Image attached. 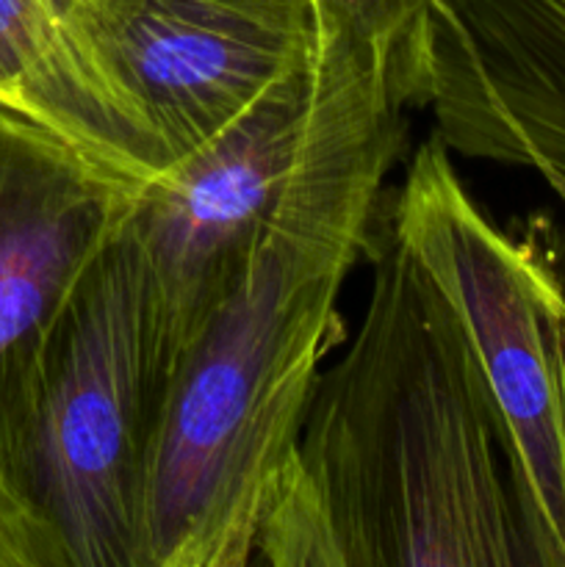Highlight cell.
I'll return each mask as SVG.
<instances>
[{"mask_svg":"<svg viewBox=\"0 0 565 567\" xmlns=\"http://www.w3.org/2000/svg\"><path fill=\"white\" fill-rule=\"evenodd\" d=\"M321 371L253 563L530 567L496 410L458 313L391 230Z\"/></svg>","mask_w":565,"mask_h":567,"instance_id":"1","label":"cell"},{"mask_svg":"<svg viewBox=\"0 0 565 567\" xmlns=\"http://www.w3.org/2000/svg\"><path fill=\"white\" fill-rule=\"evenodd\" d=\"M402 114L319 166L264 227L155 399L136 567L253 565L327 352L347 341L338 293L374 255Z\"/></svg>","mask_w":565,"mask_h":567,"instance_id":"2","label":"cell"},{"mask_svg":"<svg viewBox=\"0 0 565 567\" xmlns=\"http://www.w3.org/2000/svg\"><path fill=\"white\" fill-rule=\"evenodd\" d=\"M397 111L404 103L380 61L327 37L308 64L147 183L127 238L142 266L158 393L277 210L325 161Z\"/></svg>","mask_w":565,"mask_h":567,"instance_id":"3","label":"cell"},{"mask_svg":"<svg viewBox=\"0 0 565 567\" xmlns=\"http://www.w3.org/2000/svg\"><path fill=\"white\" fill-rule=\"evenodd\" d=\"M391 233L446 293L469 338L496 410L526 563L565 567L563 269L476 205L438 133L410 161Z\"/></svg>","mask_w":565,"mask_h":567,"instance_id":"4","label":"cell"},{"mask_svg":"<svg viewBox=\"0 0 565 567\" xmlns=\"http://www.w3.org/2000/svg\"><path fill=\"white\" fill-rule=\"evenodd\" d=\"M155 399L144 277L125 236L61 319L3 465L72 567H136Z\"/></svg>","mask_w":565,"mask_h":567,"instance_id":"5","label":"cell"},{"mask_svg":"<svg viewBox=\"0 0 565 567\" xmlns=\"http://www.w3.org/2000/svg\"><path fill=\"white\" fill-rule=\"evenodd\" d=\"M147 183L0 97V482L50 341Z\"/></svg>","mask_w":565,"mask_h":567,"instance_id":"6","label":"cell"},{"mask_svg":"<svg viewBox=\"0 0 565 567\" xmlns=\"http://www.w3.org/2000/svg\"><path fill=\"white\" fill-rule=\"evenodd\" d=\"M164 172L321 48L314 0H70Z\"/></svg>","mask_w":565,"mask_h":567,"instance_id":"7","label":"cell"},{"mask_svg":"<svg viewBox=\"0 0 565 567\" xmlns=\"http://www.w3.org/2000/svg\"><path fill=\"white\" fill-rule=\"evenodd\" d=\"M427 105L449 150L526 166L565 205V0H446Z\"/></svg>","mask_w":565,"mask_h":567,"instance_id":"8","label":"cell"},{"mask_svg":"<svg viewBox=\"0 0 565 567\" xmlns=\"http://www.w3.org/2000/svg\"><path fill=\"white\" fill-rule=\"evenodd\" d=\"M0 97L120 169L150 181L164 172L153 138L72 20L70 0H0Z\"/></svg>","mask_w":565,"mask_h":567,"instance_id":"9","label":"cell"},{"mask_svg":"<svg viewBox=\"0 0 565 567\" xmlns=\"http://www.w3.org/2000/svg\"><path fill=\"white\" fill-rule=\"evenodd\" d=\"M321 39L374 55L404 105H427L435 0H314Z\"/></svg>","mask_w":565,"mask_h":567,"instance_id":"10","label":"cell"},{"mask_svg":"<svg viewBox=\"0 0 565 567\" xmlns=\"http://www.w3.org/2000/svg\"><path fill=\"white\" fill-rule=\"evenodd\" d=\"M0 567H72L61 537L0 482Z\"/></svg>","mask_w":565,"mask_h":567,"instance_id":"11","label":"cell"},{"mask_svg":"<svg viewBox=\"0 0 565 567\" xmlns=\"http://www.w3.org/2000/svg\"><path fill=\"white\" fill-rule=\"evenodd\" d=\"M559 391H563V421H565V299L559 310Z\"/></svg>","mask_w":565,"mask_h":567,"instance_id":"12","label":"cell"}]
</instances>
